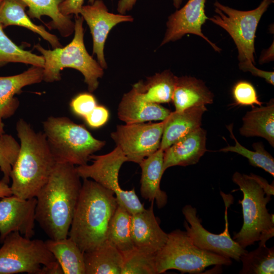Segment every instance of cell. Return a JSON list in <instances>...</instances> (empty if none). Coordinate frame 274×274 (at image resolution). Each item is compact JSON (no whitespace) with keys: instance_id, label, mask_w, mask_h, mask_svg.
I'll list each match as a JSON object with an SVG mask.
<instances>
[{"instance_id":"e0dca14e","label":"cell","mask_w":274,"mask_h":274,"mask_svg":"<svg viewBox=\"0 0 274 274\" xmlns=\"http://www.w3.org/2000/svg\"><path fill=\"white\" fill-rule=\"evenodd\" d=\"M42 81L43 68L34 65L16 75L0 77V135L5 133L3 120L14 115L19 107L15 94L25 86Z\"/></svg>"},{"instance_id":"e575fe53","label":"cell","mask_w":274,"mask_h":274,"mask_svg":"<svg viewBox=\"0 0 274 274\" xmlns=\"http://www.w3.org/2000/svg\"><path fill=\"white\" fill-rule=\"evenodd\" d=\"M233 98L236 105L243 106H262L254 86L249 82L239 81L233 86L232 89Z\"/></svg>"},{"instance_id":"ee69618b","label":"cell","mask_w":274,"mask_h":274,"mask_svg":"<svg viewBox=\"0 0 274 274\" xmlns=\"http://www.w3.org/2000/svg\"><path fill=\"white\" fill-rule=\"evenodd\" d=\"M12 195V192L9 184L3 179L0 180V198L9 196Z\"/></svg>"},{"instance_id":"8992f818","label":"cell","mask_w":274,"mask_h":274,"mask_svg":"<svg viewBox=\"0 0 274 274\" xmlns=\"http://www.w3.org/2000/svg\"><path fill=\"white\" fill-rule=\"evenodd\" d=\"M75 35L71 43L64 47L46 50L39 44L35 48L44 58L43 81L53 82L61 79L60 72L70 67L80 72L90 92L98 87V79L104 75V69L87 52L84 43L83 18L76 15Z\"/></svg>"},{"instance_id":"44dd1931","label":"cell","mask_w":274,"mask_h":274,"mask_svg":"<svg viewBox=\"0 0 274 274\" xmlns=\"http://www.w3.org/2000/svg\"><path fill=\"white\" fill-rule=\"evenodd\" d=\"M206 106L172 112L165 119L160 148L165 150L179 139L200 127Z\"/></svg>"},{"instance_id":"7c38bea8","label":"cell","mask_w":274,"mask_h":274,"mask_svg":"<svg viewBox=\"0 0 274 274\" xmlns=\"http://www.w3.org/2000/svg\"><path fill=\"white\" fill-rule=\"evenodd\" d=\"M165 123V119L158 123L118 125L111 137L128 161L139 164L160 148Z\"/></svg>"},{"instance_id":"f6af8a7d","label":"cell","mask_w":274,"mask_h":274,"mask_svg":"<svg viewBox=\"0 0 274 274\" xmlns=\"http://www.w3.org/2000/svg\"><path fill=\"white\" fill-rule=\"evenodd\" d=\"M182 1L183 0H173L174 7L177 9H179L182 4Z\"/></svg>"},{"instance_id":"2e32d148","label":"cell","mask_w":274,"mask_h":274,"mask_svg":"<svg viewBox=\"0 0 274 274\" xmlns=\"http://www.w3.org/2000/svg\"><path fill=\"white\" fill-rule=\"evenodd\" d=\"M150 207L131 215V237L134 247L147 253L155 254L165 245L168 233L160 227L153 210Z\"/></svg>"},{"instance_id":"836d02e7","label":"cell","mask_w":274,"mask_h":274,"mask_svg":"<svg viewBox=\"0 0 274 274\" xmlns=\"http://www.w3.org/2000/svg\"><path fill=\"white\" fill-rule=\"evenodd\" d=\"M19 149L20 143L12 135L6 133L0 135V169L3 174L2 179L8 184Z\"/></svg>"},{"instance_id":"f1b7e54d","label":"cell","mask_w":274,"mask_h":274,"mask_svg":"<svg viewBox=\"0 0 274 274\" xmlns=\"http://www.w3.org/2000/svg\"><path fill=\"white\" fill-rule=\"evenodd\" d=\"M131 214L118 205L109 224L107 240L121 253L134 247L131 237Z\"/></svg>"},{"instance_id":"5bb4252c","label":"cell","mask_w":274,"mask_h":274,"mask_svg":"<svg viewBox=\"0 0 274 274\" xmlns=\"http://www.w3.org/2000/svg\"><path fill=\"white\" fill-rule=\"evenodd\" d=\"M80 14L90 28L93 39V53L96 54L100 66L107 68L104 47L109 33L116 25L132 22L133 18L130 15L109 12L101 0H96L90 5L83 6Z\"/></svg>"},{"instance_id":"ac0fdd59","label":"cell","mask_w":274,"mask_h":274,"mask_svg":"<svg viewBox=\"0 0 274 274\" xmlns=\"http://www.w3.org/2000/svg\"><path fill=\"white\" fill-rule=\"evenodd\" d=\"M207 131L201 127L176 142L164 151V172L175 166L197 163L207 151Z\"/></svg>"},{"instance_id":"9a60e30c","label":"cell","mask_w":274,"mask_h":274,"mask_svg":"<svg viewBox=\"0 0 274 274\" xmlns=\"http://www.w3.org/2000/svg\"><path fill=\"white\" fill-rule=\"evenodd\" d=\"M206 0H188L180 9L168 18L166 30L160 46L182 38L186 34L201 37L218 52L221 49L212 43L202 32L201 26L208 19L205 13Z\"/></svg>"},{"instance_id":"5b68a950","label":"cell","mask_w":274,"mask_h":274,"mask_svg":"<svg viewBox=\"0 0 274 274\" xmlns=\"http://www.w3.org/2000/svg\"><path fill=\"white\" fill-rule=\"evenodd\" d=\"M43 132L56 163L87 164L106 142L95 138L82 125L70 118L51 116L43 122Z\"/></svg>"},{"instance_id":"ffe728a7","label":"cell","mask_w":274,"mask_h":274,"mask_svg":"<svg viewBox=\"0 0 274 274\" xmlns=\"http://www.w3.org/2000/svg\"><path fill=\"white\" fill-rule=\"evenodd\" d=\"M164 151L159 149L144 158L139 164L141 168L140 192L143 198L151 202L156 201L157 207L163 208L167 202V195L160 187L164 173Z\"/></svg>"},{"instance_id":"7a4b0ae2","label":"cell","mask_w":274,"mask_h":274,"mask_svg":"<svg viewBox=\"0 0 274 274\" xmlns=\"http://www.w3.org/2000/svg\"><path fill=\"white\" fill-rule=\"evenodd\" d=\"M20 149L10 173L13 195L36 197L47 182L56 162L43 132H37L23 119L16 125Z\"/></svg>"},{"instance_id":"d4e9b609","label":"cell","mask_w":274,"mask_h":274,"mask_svg":"<svg viewBox=\"0 0 274 274\" xmlns=\"http://www.w3.org/2000/svg\"><path fill=\"white\" fill-rule=\"evenodd\" d=\"M26 5L21 0H3L0 6V24L3 28L18 25L40 35L54 48L61 46L57 37L48 32L44 26L33 23L25 12Z\"/></svg>"},{"instance_id":"277c9868","label":"cell","mask_w":274,"mask_h":274,"mask_svg":"<svg viewBox=\"0 0 274 274\" xmlns=\"http://www.w3.org/2000/svg\"><path fill=\"white\" fill-rule=\"evenodd\" d=\"M233 182L243 193V197L238 200L241 204L243 224L233 239L242 248L253 245L266 244L274 235L273 214L269 213L266 206L271 199L260 185L250 175L235 172Z\"/></svg>"},{"instance_id":"cb8c5ba5","label":"cell","mask_w":274,"mask_h":274,"mask_svg":"<svg viewBox=\"0 0 274 274\" xmlns=\"http://www.w3.org/2000/svg\"><path fill=\"white\" fill-rule=\"evenodd\" d=\"M85 274H121L122 253L106 240L95 249L84 253Z\"/></svg>"},{"instance_id":"f546056e","label":"cell","mask_w":274,"mask_h":274,"mask_svg":"<svg viewBox=\"0 0 274 274\" xmlns=\"http://www.w3.org/2000/svg\"><path fill=\"white\" fill-rule=\"evenodd\" d=\"M232 124L227 126L230 136L235 142L234 146H227L221 149L219 151L232 152L236 153L247 158L249 163L254 166L262 168L266 172L274 176V158L265 149L262 143H255L252 145L254 151L250 150L242 146L234 136Z\"/></svg>"},{"instance_id":"f35d334b","label":"cell","mask_w":274,"mask_h":274,"mask_svg":"<svg viewBox=\"0 0 274 274\" xmlns=\"http://www.w3.org/2000/svg\"><path fill=\"white\" fill-rule=\"evenodd\" d=\"M84 0H63L59 5V10L64 16L71 14L78 15L81 12ZM92 4L94 0H89Z\"/></svg>"},{"instance_id":"484cf974","label":"cell","mask_w":274,"mask_h":274,"mask_svg":"<svg viewBox=\"0 0 274 274\" xmlns=\"http://www.w3.org/2000/svg\"><path fill=\"white\" fill-rule=\"evenodd\" d=\"M176 76L169 70L140 80L132 88L144 100L155 104L168 103L172 100Z\"/></svg>"},{"instance_id":"3957f363","label":"cell","mask_w":274,"mask_h":274,"mask_svg":"<svg viewBox=\"0 0 274 274\" xmlns=\"http://www.w3.org/2000/svg\"><path fill=\"white\" fill-rule=\"evenodd\" d=\"M83 180L68 236L84 253L107 240L109 224L118 204L113 191L93 180Z\"/></svg>"},{"instance_id":"7bdbcfd3","label":"cell","mask_w":274,"mask_h":274,"mask_svg":"<svg viewBox=\"0 0 274 274\" xmlns=\"http://www.w3.org/2000/svg\"><path fill=\"white\" fill-rule=\"evenodd\" d=\"M273 42L269 48L263 52L259 60V63L263 64L269 62L273 60Z\"/></svg>"},{"instance_id":"ba28073f","label":"cell","mask_w":274,"mask_h":274,"mask_svg":"<svg viewBox=\"0 0 274 274\" xmlns=\"http://www.w3.org/2000/svg\"><path fill=\"white\" fill-rule=\"evenodd\" d=\"M273 2L263 0L256 8L249 11L234 9L217 1L214 2L217 14L208 19L230 36L237 48L239 62L255 63L254 44L257 26L263 14Z\"/></svg>"},{"instance_id":"d6a6232c","label":"cell","mask_w":274,"mask_h":274,"mask_svg":"<svg viewBox=\"0 0 274 274\" xmlns=\"http://www.w3.org/2000/svg\"><path fill=\"white\" fill-rule=\"evenodd\" d=\"M122 254L123 263L121 274H157L155 254L135 247Z\"/></svg>"},{"instance_id":"d6986e66","label":"cell","mask_w":274,"mask_h":274,"mask_svg":"<svg viewBox=\"0 0 274 274\" xmlns=\"http://www.w3.org/2000/svg\"><path fill=\"white\" fill-rule=\"evenodd\" d=\"M172 112L158 104L143 99L132 88L125 93L118 107L117 115L125 124L163 121Z\"/></svg>"},{"instance_id":"7dc6e473","label":"cell","mask_w":274,"mask_h":274,"mask_svg":"<svg viewBox=\"0 0 274 274\" xmlns=\"http://www.w3.org/2000/svg\"><path fill=\"white\" fill-rule=\"evenodd\" d=\"M271 1L273 2V0H271Z\"/></svg>"},{"instance_id":"d590c367","label":"cell","mask_w":274,"mask_h":274,"mask_svg":"<svg viewBox=\"0 0 274 274\" xmlns=\"http://www.w3.org/2000/svg\"><path fill=\"white\" fill-rule=\"evenodd\" d=\"M97 105L94 96L89 93H83L75 97L70 103L72 111L84 118Z\"/></svg>"},{"instance_id":"4fadbf2b","label":"cell","mask_w":274,"mask_h":274,"mask_svg":"<svg viewBox=\"0 0 274 274\" xmlns=\"http://www.w3.org/2000/svg\"><path fill=\"white\" fill-rule=\"evenodd\" d=\"M36 197L21 198L15 195L0 200V243L12 232L32 238L35 234Z\"/></svg>"},{"instance_id":"1f68e13d","label":"cell","mask_w":274,"mask_h":274,"mask_svg":"<svg viewBox=\"0 0 274 274\" xmlns=\"http://www.w3.org/2000/svg\"><path fill=\"white\" fill-rule=\"evenodd\" d=\"M0 24V65L9 62H19L43 67L45 60L39 56L26 51L12 42L5 33Z\"/></svg>"},{"instance_id":"52a82bcc","label":"cell","mask_w":274,"mask_h":274,"mask_svg":"<svg viewBox=\"0 0 274 274\" xmlns=\"http://www.w3.org/2000/svg\"><path fill=\"white\" fill-rule=\"evenodd\" d=\"M157 274L169 269L200 273L211 265H229L231 259L203 250L195 246L185 231L176 229L168 233L163 247L155 254Z\"/></svg>"},{"instance_id":"9c48e42d","label":"cell","mask_w":274,"mask_h":274,"mask_svg":"<svg viewBox=\"0 0 274 274\" xmlns=\"http://www.w3.org/2000/svg\"><path fill=\"white\" fill-rule=\"evenodd\" d=\"M0 248V274H40L43 265L56 260L45 242L32 239L18 232L8 234Z\"/></svg>"},{"instance_id":"6da1fadb","label":"cell","mask_w":274,"mask_h":274,"mask_svg":"<svg viewBox=\"0 0 274 274\" xmlns=\"http://www.w3.org/2000/svg\"><path fill=\"white\" fill-rule=\"evenodd\" d=\"M81 179L75 165L56 163L36 196V221L50 239L68 237L82 187Z\"/></svg>"},{"instance_id":"7402d4cb","label":"cell","mask_w":274,"mask_h":274,"mask_svg":"<svg viewBox=\"0 0 274 274\" xmlns=\"http://www.w3.org/2000/svg\"><path fill=\"white\" fill-rule=\"evenodd\" d=\"M214 94L203 81L191 76H176L172 100L175 111L213 102Z\"/></svg>"},{"instance_id":"60d3db41","label":"cell","mask_w":274,"mask_h":274,"mask_svg":"<svg viewBox=\"0 0 274 274\" xmlns=\"http://www.w3.org/2000/svg\"><path fill=\"white\" fill-rule=\"evenodd\" d=\"M260 185L267 195H273L274 194L273 183L269 184L264 178L253 173L250 174Z\"/></svg>"},{"instance_id":"603a6c76","label":"cell","mask_w":274,"mask_h":274,"mask_svg":"<svg viewBox=\"0 0 274 274\" xmlns=\"http://www.w3.org/2000/svg\"><path fill=\"white\" fill-rule=\"evenodd\" d=\"M239 133L245 137L265 139L274 147V102L271 99L265 106H253L243 118Z\"/></svg>"},{"instance_id":"30bf717a","label":"cell","mask_w":274,"mask_h":274,"mask_svg":"<svg viewBox=\"0 0 274 274\" xmlns=\"http://www.w3.org/2000/svg\"><path fill=\"white\" fill-rule=\"evenodd\" d=\"M90 159L92 160L91 164L76 166L77 172L81 179H92L102 187L113 191L118 205L124 208L131 215L145 209L134 188L124 190L119 185L120 169L123 163L128 161L118 147L116 146L106 154H92Z\"/></svg>"},{"instance_id":"74e56055","label":"cell","mask_w":274,"mask_h":274,"mask_svg":"<svg viewBox=\"0 0 274 274\" xmlns=\"http://www.w3.org/2000/svg\"><path fill=\"white\" fill-rule=\"evenodd\" d=\"M239 68L244 72H249L253 76L264 79L268 83L273 85L274 72L259 70L250 62H239Z\"/></svg>"},{"instance_id":"bcb514c9","label":"cell","mask_w":274,"mask_h":274,"mask_svg":"<svg viewBox=\"0 0 274 274\" xmlns=\"http://www.w3.org/2000/svg\"><path fill=\"white\" fill-rule=\"evenodd\" d=\"M3 0H0V6H1V5L2 2H3Z\"/></svg>"},{"instance_id":"8fae6325","label":"cell","mask_w":274,"mask_h":274,"mask_svg":"<svg viewBox=\"0 0 274 274\" xmlns=\"http://www.w3.org/2000/svg\"><path fill=\"white\" fill-rule=\"evenodd\" d=\"M225 204V227L220 234H214L206 230L201 225L197 215V210L191 205L187 204L182 210L185 218L184 225L186 232L193 244L203 250L239 261L241 256L247 251L231 238L228 222L227 210L231 203V199L221 191Z\"/></svg>"},{"instance_id":"ab89813d","label":"cell","mask_w":274,"mask_h":274,"mask_svg":"<svg viewBox=\"0 0 274 274\" xmlns=\"http://www.w3.org/2000/svg\"><path fill=\"white\" fill-rule=\"evenodd\" d=\"M40 274H64L60 264L56 260L47 265H43Z\"/></svg>"},{"instance_id":"b9f144b4","label":"cell","mask_w":274,"mask_h":274,"mask_svg":"<svg viewBox=\"0 0 274 274\" xmlns=\"http://www.w3.org/2000/svg\"><path fill=\"white\" fill-rule=\"evenodd\" d=\"M137 0H119L117 10L120 14H125L132 10Z\"/></svg>"},{"instance_id":"4dcf8cb0","label":"cell","mask_w":274,"mask_h":274,"mask_svg":"<svg viewBox=\"0 0 274 274\" xmlns=\"http://www.w3.org/2000/svg\"><path fill=\"white\" fill-rule=\"evenodd\" d=\"M240 260L242 268L240 274H273L274 273V248L266 244L243 255Z\"/></svg>"},{"instance_id":"83f0119b","label":"cell","mask_w":274,"mask_h":274,"mask_svg":"<svg viewBox=\"0 0 274 274\" xmlns=\"http://www.w3.org/2000/svg\"><path fill=\"white\" fill-rule=\"evenodd\" d=\"M28 7V14L32 18L40 19L42 16L52 19V26L63 37L71 35L75 23L71 16L63 15L59 10V5L63 0H21Z\"/></svg>"},{"instance_id":"8d00e7d4","label":"cell","mask_w":274,"mask_h":274,"mask_svg":"<svg viewBox=\"0 0 274 274\" xmlns=\"http://www.w3.org/2000/svg\"><path fill=\"white\" fill-rule=\"evenodd\" d=\"M109 118V112L104 106L97 105L84 119L87 125L93 128L104 125Z\"/></svg>"},{"instance_id":"4316f807","label":"cell","mask_w":274,"mask_h":274,"mask_svg":"<svg viewBox=\"0 0 274 274\" xmlns=\"http://www.w3.org/2000/svg\"><path fill=\"white\" fill-rule=\"evenodd\" d=\"M45 243L60 264L64 274H85L84 253L70 237L49 238Z\"/></svg>"}]
</instances>
